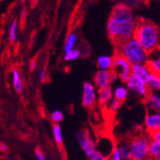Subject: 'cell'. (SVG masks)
Instances as JSON below:
<instances>
[{
  "mask_svg": "<svg viewBox=\"0 0 160 160\" xmlns=\"http://www.w3.org/2000/svg\"><path fill=\"white\" fill-rule=\"evenodd\" d=\"M137 21L132 12L125 5L116 6L107 24V31L109 38L117 46L121 43L134 38Z\"/></svg>",
  "mask_w": 160,
  "mask_h": 160,
  "instance_id": "obj_1",
  "label": "cell"
},
{
  "mask_svg": "<svg viewBox=\"0 0 160 160\" xmlns=\"http://www.w3.org/2000/svg\"><path fill=\"white\" fill-rule=\"evenodd\" d=\"M134 38L150 54L158 50L160 44V30L152 22L148 20L137 21Z\"/></svg>",
  "mask_w": 160,
  "mask_h": 160,
  "instance_id": "obj_2",
  "label": "cell"
},
{
  "mask_svg": "<svg viewBox=\"0 0 160 160\" xmlns=\"http://www.w3.org/2000/svg\"><path fill=\"white\" fill-rule=\"evenodd\" d=\"M116 47H117L116 54L123 56L132 65L147 64L150 53L143 47V45L135 38H130Z\"/></svg>",
  "mask_w": 160,
  "mask_h": 160,
  "instance_id": "obj_3",
  "label": "cell"
},
{
  "mask_svg": "<svg viewBox=\"0 0 160 160\" xmlns=\"http://www.w3.org/2000/svg\"><path fill=\"white\" fill-rule=\"evenodd\" d=\"M128 142L132 152V160H147L151 157L150 145L152 139L150 134H137Z\"/></svg>",
  "mask_w": 160,
  "mask_h": 160,
  "instance_id": "obj_4",
  "label": "cell"
},
{
  "mask_svg": "<svg viewBox=\"0 0 160 160\" xmlns=\"http://www.w3.org/2000/svg\"><path fill=\"white\" fill-rule=\"evenodd\" d=\"M112 71L121 82L126 83L132 77V64L119 54L114 56Z\"/></svg>",
  "mask_w": 160,
  "mask_h": 160,
  "instance_id": "obj_5",
  "label": "cell"
},
{
  "mask_svg": "<svg viewBox=\"0 0 160 160\" xmlns=\"http://www.w3.org/2000/svg\"><path fill=\"white\" fill-rule=\"evenodd\" d=\"M76 138L78 141V144L83 153L87 156L90 157L95 152H98L97 148V142L94 140L93 136L87 129H81L77 132Z\"/></svg>",
  "mask_w": 160,
  "mask_h": 160,
  "instance_id": "obj_6",
  "label": "cell"
},
{
  "mask_svg": "<svg viewBox=\"0 0 160 160\" xmlns=\"http://www.w3.org/2000/svg\"><path fill=\"white\" fill-rule=\"evenodd\" d=\"M126 85L128 87V89L129 90V92L133 93L137 97L144 99V100L146 99L149 96V94L151 93L148 83L135 76H132L126 82Z\"/></svg>",
  "mask_w": 160,
  "mask_h": 160,
  "instance_id": "obj_7",
  "label": "cell"
},
{
  "mask_svg": "<svg viewBox=\"0 0 160 160\" xmlns=\"http://www.w3.org/2000/svg\"><path fill=\"white\" fill-rule=\"evenodd\" d=\"M97 87L90 82H85L82 84V104L85 108H91L97 102Z\"/></svg>",
  "mask_w": 160,
  "mask_h": 160,
  "instance_id": "obj_8",
  "label": "cell"
},
{
  "mask_svg": "<svg viewBox=\"0 0 160 160\" xmlns=\"http://www.w3.org/2000/svg\"><path fill=\"white\" fill-rule=\"evenodd\" d=\"M117 78L112 70H101L99 69L93 78V83L98 89L111 87V83Z\"/></svg>",
  "mask_w": 160,
  "mask_h": 160,
  "instance_id": "obj_9",
  "label": "cell"
},
{
  "mask_svg": "<svg viewBox=\"0 0 160 160\" xmlns=\"http://www.w3.org/2000/svg\"><path fill=\"white\" fill-rule=\"evenodd\" d=\"M144 127L148 134L160 132V111L149 112L145 116Z\"/></svg>",
  "mask_w": 160,
  "mask_h": 160,
  "instance_id": "obj_10",
  "label": "cell"
},
{
  "mask_svg": "<svg viewBox=\"0 0 160 160\" xmlns=\"http://www.w3.org/2000/svg\"><path fill=\"white\" fill-rule=\"evenodd\" d=\"M152 74V71L148 64H134L132 65V76H135L145 82H148Z\"/></svg>",
  "mask_w": 160,
  "mask_h": 160,
  "instance_id": "obj_11",
  "label": "cell"
},
{
  "mask_svg": "<svg viewBox=\"0 0 160 160\" xmlns=\"http://www.w3.org/2000/svg\"><path fill=\"white\" fill-rule=\"evenodd\" d=\"M145 104L150 112L160 111V94L158 92H152L145 99Z\"/></svg>",
  "mask_w": 160,
  "mask_h": 160,
  "instance_id": "obj_12",
  "label": "cell"
},
{
  "mask_svg": "<svg viewBox=\"0 0 160 160\" xmlns=\"http://www.w3.org/2000/svg\"><path fill=\"white\" fill-rule=\"evenodd\" d=\"M113 89L112 87L98 89V103L102 107H108V105L113 99Z\"/></svg>",
  "mask_w": 160,
  "mask_h": 160,
  "instance_id": "obj_13",
  "label": "cell"
},
{
  "mask_svg": "<svg viewBox=\"0 0 160 160\" xmlns=\"http://www.w3.org/2000/svg\"><path fill=\"white\" fill-rule=\"evenodd\" d=\"M12 85L18 94H21L24 90V82L21 77V74L18 69H12Z\"/></svg>",
  "mask_w": 160,
  "mask_h": 160,
  "instance_id": "obj_14",
  "label": "cell"
},
{
  "mask_svg": "<svg viewBox=\"0 0 160 160\" xmlns=\"http://www.w3.org/2000/svg\"><path fill=\"white\" fill-rule=\"evenodd\" d=\"M147 64L155 74L160 75V51L156 50L150 54Z\"/></svg>",
  "mask_w": 160,
  "mask_h": 160,
  "instance_id": "obj_15",
  "label": "cell"
},
{
  "mask_svg": "<svg viewBox=\"0 0 160 160\" xmlns=\"http://www.w3.org/2000/svg\"><path fill=\"white\" fill-rule=\"evenodd\" d=\"M114 57L102 55L97 58V65L98 68L101 70H112L113 67Z\"/></svg>",
  "mask_w": 160,
  "mask_h": 160,
  "instance_id": "obj_16",
  "label": "cell"
},
{
  "mask_svg": "<svg viewBox=\"0 0 160 160\" xmlns=\"http://www.w3.org/2000/svg\"><path fill=\"white\" fill-rule=\"evenodd\" d=\"M128 92H129V90L128 89L127 85L118 84L113 88V97H114V99L118 100L123 103V102H125L127 100V98L128 96Z\"/></svg>",
  "mask_w": 160,
  "mask_h": 160,
  "instance_id": "obj_17",
  "label": "cell"
},
{
  "mask_svg": "<svg viewBox=\"0 0 160 160\" xmlns=\"http://www.w3.org/2000/svg\"><path fill=\"white\" fill-rule=\"evenodd\" d=\"M116 146H117L120 152L123 160H132V152H130V147L128 141H121Z\"/></svg>",
  "mask_w": 160,
  "mask_h": 160,
  "instance_id": "obj_18",
  "label": "cell"
},
{
  "mask_svg": "<svg viewBox=\"0 0 160 160\" xmlns=\"http://www.w3.org/2000/svg\"><path fill=\"white\" fill-rule=\"evenodd\" d=\"M149 88L152 92H158L160 91V75L155 74L152 72V76L147 82Z\"/></svg>",
  "mask_w": 160,
  "mask_h": 160,
  "instance_id": "obj_19",
  "label": "cell"
},
{
  "mask_svg": "<svg viewBox=\"0 0 160 160\" xmlns=\"http://www.w3.org/2000/svg\"><path fill=\"white\" fill-rule=\"evenodd\" d=\"M77 39H78V37H77V35L75 33H71L67 37V38H66V40L64 42V46H63L64 53L75 49V45H76V43H77Z\"/></svg>",
  "mask_w": 160,
  "mask_h": 160,
  "instance_id": "obj_20",
  "label": "cell"
},
{
  "mask_svg": "<svg viewBox=\"0 0 160 160\" xmlns=\"http://www.w3.org/2000/svg\"><path fill=\"white\" fill-rule=\"evenodd\" d=\"M52 133H53V137H54L55 142L61 146V145L62 144V141H63V135H62V130L61 125L55 124L52 128Z\"/></svg>",
  "mask_w": 160,
  "mask_h": 160,
  "instance_id": "obj_21",
  "label": "cell"
},
{
  "mask_svg": "<svg viewBox=\"0 0 160 160\" xmlns=\"http://www.w3.org/2000/svg\"><path fill=\"white\" fill-rule=\"evenodd\" d=\"M150 155L151 157L155 158L156 160H160V144L156 141L152 140L150 145Z\"/></svg>",
  "mask_w": 160,
  "mask_h": 160,
  "instance_id": "obj_22",
  "label": "cell"
},
{
  "mask_svg": "<svg viewBox=\"0 0 160 160\" xmlns=\"http://www.w3.org/2000/svg\"><path fill=\"white\" fill-rule=\"evenodd\" d=\"M64 119V114L62 110L60 109H56V110H53L50 114V120L55 124H58L60 125L61 122H62Z\"/></svg>",
  "mask_w": 160,
  "mask_h": 160,
  "instance_id": "obj_23",
  "label": "cell"
},
{
  "mask_svg": "<svg viewBox=\"0 0 160 160\" xmlns=\"http://www.w3.org/2000/svg\"><path fill=\"white\" fill-rule=\"evenodd\" d=\"M82 53L79 49H73L69 52H66L64 53V56H63V59L65 62H73V61H76L78 60L79 58L81 57Z\"/></svg>",
  "mask_w": 160,
  "mask_h": 160,
  "instance_id": "obj_24",
  "label": "cell"
},
{
  "mask_svg": "<svg viewBox=\"0 0 160 160\" xmlns=\"http://www.w3.org/2000/svg\"><path fill=\"white\" fill-rule=\"evenodd\" d=\"M18 23L17 20H13L9 28V39L13 42L18 38Z\"/></svg>",
  "mask_w": 160,
  "mask_h": 160,
  "instance_id": "obj_25",
  "label": "cell"
},
{
  "mask_svg": "<svg viewBox=\"0 0 160 160\" xmlns=\"http://www.w3.org/2000/svg\"><path fill=\"white\" fill-rule=\"evenodd\" d=\"M122 102H120V101H118V100H116V99H112L111 100V102L108 105V109L111 112V113H115V112H117L120 108H121V107H122Z\"/></svg>",
  "mask_w": 160,
  "mask_h": 160,
  "instance_id": "obj_26",
  "label": "cell"
},
{
  "mask_svg": "<svg viewBox=\"0 0 160 160\" xmlns=\"http://www.w3.org/2000/svg\"><path fill=\"white\" fill-rule=\"evenodd\" d=\"M38 79L40 82H45L47 81V72L44 68H40L38 70Z\"/></svg>",
  "mask_w": 160,
  "mask_h": 160,
  "instance_id": "obj_27",
  "label": "cell"
},
{
  "mask_svg": "<svg viewBox=\"0 0 160 160\" xmlns=\"http://www.w3.org/2000/svg\"><path fill=\"white\" fill-rule=\"evenodd\" d=\"M108 159H109V160H123V158H122V156H121V154H120V152H119L117 146L115 147V149L113 150V152H112L111 154L109 155Z\"/></svg>",
  "mask_w": 160,
  "mask_h": 160,
  "instance_id": "obj_28",
  "label": "cell"
},
{
  "mask_svg": "<svg viewBox=\"0 0 160 160\" xmlns=\"http://www.w3.org/2000/svg\"><path fill=\"white\" fill-rule=\"evenodd\" d=\"M88 160H109V159H108V156H106L103 153L97 152L93 155H91L90 157H88Z\"/></svg>",
  "mask_w": 160,
  "mask_h": 160,
  "instance_id": "obj_29",
  "label": "cell"
},
{
  "mask_svg": "<svg viewBox=\"0 0 160 160\" xmlns=\"http://www.w3.org/2000/svg\"><path fill=\"white\" fill-rule=\"evenodd\" d=\"M35 154H36V157L38 160H47V157L45 155V153L43 152V151L39 148L36 149L35 151Z\"/></svg>",
  "mask_w": 160,
  "mask_h": 160,
  "instance_id": "obj_30",
  "label": "cell"
},
{
  "mask_svg": "<svg viewBox=\"0 0 160 160\" xmlns=\"http://www.w3.org/2000/svg\"><path fill=\"white\" fill-rule=\"evenodd\" d=\"M37 67H38V61L36 59H32L30 62H29V68H30L31 71H34L37 69Z\"/></svg>",
  "mask_w": 160,
  "mask_h": 160,
  "instance_id": "obj_31",
  "label": "cell"
},
{
  "mask_svg": "<svg viewBox=\"0 0 160 160\" xmlns=\"http://www.w3.org/2000/svg\"><path fill=\"white\" fill-rule=\"evenodd\" d=\"M151 136V139L153 140V141H156L157 143L160 144V132H154V133H152L150 134Z\"/></svg>",
  "mask_w": 160,
  "mask_h": 160,
  "instance_id": "obj_32",
  "label": "cell"
},
{
  "mask_svg": "<svg viewBox=\"0 0 160 160\" xmlns=\"http://www.w3.org/2000/svg\"><path fill=\"white\" fill-rule=\"evenodd\" d=\"M8 146L6 144H4V143H1L0 144V151H1L2 152H4V153H7L8 152Z\"/></svg>",
  "mask_w": 160,
  "mask_h": 160,
  "instance_id": "obj_33",
  "label": "cell"
},
{
  "mask_svg": "<svg viewBox=\"0 0 160 160\" xmlns=\"http://www.w3.org/2000/svg\"><path fill=\"white\" fill-rule=\"evenodd\" d=\"M31 1H32L34 4H36V3H38V2L39 1V0H31Z\"/></svg>",
  "mask_w": 160,
  "mask_h": 160,
  "instance_id": "obj_34",
  "label": "cell"
},
{
  "mask_svg": "<svg viewBox=\"0 0 160 160\" xmlns=\"http://www.w3.org/2000/svg\"><path fill=\"white\" fill-rule=\"evenodd\" d=\"M147 160H156L155 158H153V157H150L149 159H147Z\"/></svg>",
  "mask_w": 160,
  "mask_h": 160,
  "instance_id": "obj_35",
  "label": "cell"
},
{
  "mask_svg": "<svg viewBox=\"0 0 160 160\" xmlns=\"http://www.w3.org/2000/svg\"><path fill=\"white\" fill-rule=\"evenodd\" d=\"M158 50L160 51V44H159V47H158Z\"/></svg>",
  "mask_w": 160,
  "mask_h": 160,
  "instance_id": "obj_36",
  "label": "cell"
}]
</instances>
